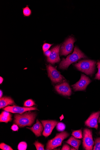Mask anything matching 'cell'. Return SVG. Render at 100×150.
<instances>
[{"instance_id": "obj_1", "label": "cell", "mask_w": 100, "mask_h": 150, "mask_svg": "<svg viewBox=\"0 0 100 150\" xmlns=\"http://www.w3.org/2000/svg\"><path fill=\"white\" fill-rule=\"evenodd\" d=\"M36 116L35 113L30 111L24 114H16L14 122L20 127L31 126L34 123Z\"/></svg>"}, {"instance_id": "obj_2", "label": "cell", "mask_w": 100, "mask_h": 150, "mask_svg": "<svg viewBox=\"0 0 100 150\" xmlns=\"http://www.w3.org/2000/svg\"><path fill=\"white\" fill-rule=\"evenodd\" d=\"M87 58L84 53L76 46L74 49L73 53L72 54L68 56L66 59H63L60 64L59 68L61 69H66L71 64L82 58Z\"/></svg>"}, {"instance_id": "obj_3", "label": "cell", "mask_w": 100, "mask_h": 150, "mask_svg": "<svg viewBox=\"0 0 100 150\" xmlns=\"http://www.w3.org/2000/svg\"><path fill=\"white\" fill-rule=\"evenodd\" d=\"M96 62L91 60H83L75 64L79 71L88 75H92L95 69Z\"/></svg>"}, {"instance_id": "obj_4", "label": "cell", "mask_w": 100, "mask_h": 150, "mask_svg": "<svg viewBox=\"0 0 100 150\" xmlns=\"http://www.w3.org/2000/svg\"><path fill=\"white\" fill-rule=\"evenodd\" d=\"M69 135V134L66 132L57 134L54 138L48 141L46 149L52 150L61 146L62 141L67 138Z\"/></svg>"}, {"instance_id": "obj_5", "label": "cell", "mask_w": 100, "mask_h": 150, "mask_svg": "<svg viewBox=\"0 0 100 150\" xmlns=\"http://www.w3.org/2000/svg\"><path fill=\"white\" fill-rule=\"evenodd\" d=\"M83 141V146L85 149L93 150L94 142L93 139L91 130L88 129H84Z\"/></svg>"}, {"instance_id": "obj_6", "label": "cell", "mask_w": 100, "mask_h": 150, "mask_svg": "<svg viewBox=\"0 0 100 150\" xmlns=\"http://www.w3.org/2000/svg\"><path fill=\"white\" fill-rule=\"evenodd\" d=\"M47 69L48 76L53 83H58L62 81L64 78L55 68L49 64L47 65Z\"/></svg>"}, {"instance_id": "obj_7", "label": "cell", "mask_w": 100, "mask_h": 150, "mask_svg": "<svg viewBox=\"0 0 100 150\" xmlns=\"http://www.w3.org/2000/svg\"><path fill=\"white\" fill-rule=\"evenodd\" d=\"M75 42V40L73 37L68 38L62 45L60 50V55L66 56L72 52Z\"/></svg>"}, {"instance_id": "obj_8", "label": "cell", "mask_w": 100, "mask_h": 150, "mask_svg": "<svg viewBox=\"0 0 100 150\" xmlns=\"http://www.w3.org/2000/svg\"><path fill=\"white\" fill-rule=\"evenodd\" d=\"M91 82V81L89 77L82 74L80 80L72 86L75 91H84Z\"/></svg>"}, {"instance_id": "obj_9", "label": "cell", "mask_w": 100, "mask_h": 150, "mask_svg": "<svg viewBox=\"0 0 100 150\" xmlns=\"http://www.w3.org/2000/svg\"><path fill=\"white\" fill-rule=\"evenodd\" d=\"M41 122L44 129L42 134L46 137L50 135L53 129L58 123V122L54 120H43Z\"/></svg>"}, {"instance_id": "obj_10", "label": "cell", "mask_w": 100, "mask_h": 150, "mask_svg": "<svg viewBox=\"0 0 100 150\" xmlns=\"http://www.w3.org/2000/svg\"><path fill=\"white\" fill-rule=\"evenodd\" d=\"M4 110L12 113L21 114L28 111L38 110L35 107H22L15 105L6 107Z\"/></svg>"}, {"instance_id": "obj_11", "label": "cell", "mask_w": 100, "mask_h": 150, "mask_svg": "<svg viewBox=\"0 0 100 150\" xmlns=\"http://www.w3.org/2000/svg\"><path fill=\"white\" fill-rule=\"evenodd\" d=\"M100 115V111L92 113L85 122V124L89 128L97 129L98 128L97 121Z\"/></svg>"}, {"instance_id": "obj_12", "label": "cell", "mask_w": 100, "mask_h": 150, "mask_svg": "<svg viewBox=\"0 0 100 150\" xmlns=\"http://www.w3.org/2000/svg\"><path fill=\"white\" fill-rule=\"evenodd\" d=\"M60 47V45H58L51 50L50 55L47 59L48 62L53 64L56 63L60 61L59 56Z\"/></svg>"}, {"instance_id": "obj_13", "label": "cell", "mask_w": 100, "mask_h": 150, "mask_svg": "<svg viewBox=\"0 0 100 150\" xmlns=\"http://www.w3.org/2000/svg\"><path fill=\"white\" fill-rule=\"evenodd\" d=\"M55 89L57 92L65 96H70L72 93V91L69 84L66 82L56 85Z\"/></svg>"}, {"instance_id": "obj_14", "label": "cell", "mask_w": 100, "mask_h": 150, "mask_svg": "<svg viewBox=\"0 0 100 150\" xmlns=\"http://www.w3.org/2000/svg\"><path fill=\"white\" fill-rule=\"evenodd\" d=\"M26 128L32 131L37 137L41 136V133L43 130V127L38 120H37L36 123L32 127Z\"/></svg>"}, {"instance_id": "obj_15", "label": "cell", "mask_w": 100, "mask_h": 150, "mask_svg": "<svg viewBox=\"0 0 100 150\" xmlns=\"http://www.w3.org/2000/svg\"><path fill=\"white\" fill-rule=\"evenodd\" d=\"M12 116L11 114L9 112L5 110L0 115V121L7 123L9 122L12 120Z\"/></svg>"}, {"instance_id": "obj_16", "label": "cell", "mask_w": 100, "mask_h": 150, "mask_svg": "<svg viewBox=\"0 0 100 150\" xmlns=\"http://www.w3.org/2000/svg\"><path fill=\"white\" fill-rule=\"evenodd\" d=\"M66 143L73 147L75 148L77 150H79L81 141L73 136H71L70 138L66 142Z\"/></svg>"}, {"instance_id": "obj_17", "label": "cell", "mask_w": 100, "mask_h": 150, "mask_svg": "<svg viewBox=\"0 0 100 150\" xmlns=\"http://www.w3.org/2000/svg\"><path fill=\"white\" fill-rule=\"evenodd\" d=\"M14 103V101L10 97L1 98L0 100V108L1 109L8 105H12Z\"/></svg>"}, {"instance_id": "obj_18", "label": "cell", "mask_w": 100, "mask_h": 150, "mask_svg": "<svg viewBox=\"0 0 100 150\" xmlns=\"http://www.w3.org/2000/svg\"><path fill=\"white\" fill-rule=\"evenodd\" d=\"M23 15L25 16L29 17L31 16L32 11L28 6H26L25 7L23 8Z\"/></svg>"}, {"instance_id": "obj_19", "label": "cell", "mask_w": 100, "mask_h": 150, "mask_svg": "<svg viewBox=\"0 0 100 150\" xmlns=\"http://www.w3.org/2000/svg\"><path fill=\"white\" fill-rule=\"evenodd\" d=\"M72 135L77 139H82V130L74 131L72 132Z\"/></svg>"}, {"instance_id": "obj_20", "label": "cell", "mask_w": 100, "mask_h": 150, "mask_svg": "<svg viewBox=\"0 0 100 150\" xmlns=\"http://www.w3.org/2000/svg\"><path fill=\"white\" fill-rule=\"evenodd\" d=\"M65 126L62 122H59L57 124L56 129L59 132L64 131L65 129Z\"/></svg>"}, {"instance_id": "obj_21", "label": "cell", "mask_w": 100, "mask_h": 150, "mask_svg": "<svg viewBox=\"0 0 100 150\" xmlns=\"http://www.w3.org/2000/svg\"><path fill=\"white\" fill-rule=\"evenodd\" d=\"M94 150H100V137L96 139L95 145L93 149Z\"/></svg>"}, {"instance_id": "obj_22", "label": "cell", "mask_w": 100, "mask_h": 150, "mask_svg": "<svg viewBox=\"0 0 100 150\" xmlns=\"http://www.w3.org/2000/svg\"><path fill=\"white\" fill-rule=\"evenodd\" d=\"M35 102L32 100L30 99L26 101L24 104V106L26 107H30L35 105Z\"/></svg>"}, {"instance_id": "obj_23", "label": "cell", "mask_w": 100, "mask_h": 150, "mask_svg": "<svg viewBox=\"0 0 100 150\" xmlns=\"http://www.w3.org/2000/svg\"><path fill=\"white\" fill-rule=\"evenodd\" d=\"M27 147V144L26 142H20L18 146L19 150H26Z\"/></svg>"}, {"instance_id": "obj_24", "label": "cell", "mask_w": 100, "mask_h": 150, "mask_svg": "<svg viewBox=\"0 0 100 150\" xmlns=\"http://www.w3.org/2000/svg\"><path fill=\"white\" fill-rule=\"evenodd\" d=\"M36 148L37 150H45L44 145L38 141H36L34 143Z\"/></svg>"}, {"instance_id": "obj_25", "label": "cell", "mask_w": 100, "mask_h": 150, "mask_svg": "<svg viewBox=\"0 0 100 150\" xmlns=\"http://www.w3.org/2000/svg\"><path fill=\"white\" fill-rule=\"evenodd\" d=\"M97 67L98 69V71L96 75L95 79L99 80H100V60L98 61L97 63Z\"/></svg>"}, {"instance_id": "obj_26", "label": "cell", "mask_w": 100, "mask_h": 150, "mask_svg": "<svg viewBox=\"0 0 100 150\" xmlns=\"http://www.w3.org/2000/svg\"><path fill=\"white\" fill-rule=\"evenodd\" d=\"M0 148L4 150H13L10 146L3 143L0 144Z\"/></svg>"}, {"instance_id": "obj_27", "label": "cell", "mask_w": 100, "mask_h": 150, "mask_svg": "<svg viewBox=\"0 0 100 150\" xmlns=\"http://www.w3.org/2000/svg\"><path fill=\"white\" fill-rule=\"evenodd\" d=\"M52 45V44H50L48 43H45L42 47L43 50L44 52L48 51L50 48V47Z\"/></svg>"}, {"instance_id": "obj_28", "label": "cell", "mask_w": 100, "mask_h": 150, "mask_svg": "<svg viewBox=\"0 0 100 150\" xmlns=\"http://www.w3.org/2000/svg\"><path fill=\"white\" fill-rule=\"evenodd\" d=\"M11 129L13 131H18L19 129V128L17 125H14L11 127Z\"/></svg>"}, {"instance_id": "obj_29", "label": "cell", "mask_w": 100, "mask_h": 150, "mask_svg": "<svg viewBox=\"0 0 100 150\" xmlns=\"http://www.w3.org/2000/svg\"><path fill=\"white\" fill-rule=\"evenodd\" d=\"M70 147L69 145L66 144L63 145L62 149V150H70Z\"/></svg>"}, {"instance_id": "obj_30", "label": "cell", "mask_w": 100, "mask_h": 150, "mask_svg": "<svg viewBox=\"0 0 100 150\" xmlns=\"http://www.w3.org/2000/svg\"><path fill=\"white\" fill-rule=\"evenodd\" d=\"M51 53V51L50 50H48L44 52V54L45 55L48 57H49Z\"/></svg>"}, {"instance_id": "obj_31", "label": "cell", "mask_w": 100, "mask_h": 150, "mask_svg": "<svg viewBox=\"0 0 100 150\" xmlns=\"http://www.w3.org/2000/svg\"><path fill=\"white\" fill-rule=\"evenodd\" d=\"M0 94H0V97L1 98H2L3 94V92L1 90H0Z\"/></svg>"}, {"instance_id": "obj_32", "label": "cell", "mask_w": 100, "mask_h": 150, "mask_svg": "<svg viewBox=\"0 0 100 150\" xmlns=\"http://www.w3.org/2000/svg\"><path fill=\"white\" fill-rule=\"evenodd\" d=\"M0 79H1V81H0V83L1 84L3 82V79L2 77H1V78H0Z\"/></svg>"}, {"instance_id": "obj_33", "label": "cell", "mask_w": 100, "mask_h": 150, "mask_svg": "<svg viewBox=\"0 0 100 150\" xmlns=\"http://www.w3.org/2000/svg\"><path fill=\"white\" fill-rule=\"evenodd\" d=\"M71 150H77V149L76 148H75L74 147H72V148H71Z\"/></svg>"}, {"instance_id": "obj_34", "label": "cell", "mask_w": 100, "mask_h": 150, "mask_svg": "<svg viewBox=\"0 0 100 150\" xmlns=\"http://www.w3.org/2000/svg\"><path fill=\"white\" fill-rule=\"evenodd\" d=\"M98 122L100 123V117L98 119Z\"/></svg>"}, {"instance_id": "obj_35", "label": "cell", "mask_w": 100, "mask_h": 150, "mask_svg": "<svg viewBox=\"0 0 100 150\" xmlns=\"http://www.w3.org/2000/svg\"><path fill=\"white\" fill-rule=\"evenodd\" d=\"M99 134H100V132H99Z\"/></svg>"}]
</instances>
